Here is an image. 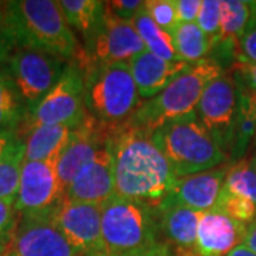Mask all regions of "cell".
Returning a JSON list of instances; mask_svg holds the SVG:
<instances>
[{
  "mask_svg": "<svg viewBox=\"0 0 256 256\" xmlns=\"http://www.w3.org/2000/svg\"><path fill=\"white\" fill-rule=\"evenodd\" d=\"M10 238H12V235L0 236V256L8 255V248H9Z\"/></svg>",
  "mask_w": 256,
  "mask_h": 256,
  "instance_id": "obj_43",
  "label": "cell"
},
{
  "mask_svg": "<svg viewBox=\"0 0 256 256\" xmlns=\"http://www.w3.org/2000/svg\"><path fill=\"white\" fill-rule=\"evenodd\" d=\"M229 73L232 74L236 84L245 87L250 92H256V64L246 60H235L232 63V68Z\"/></svg>",
  "mask_w": 256,
  "mask_h": 256,
  "instance_id": "obj_32",
  "label": "cell"
},
{
  "mask_svg": "<svg viewBox=\"0 0 256 256\" xmlns=\"http://www.w3.org/2000/svg\"><path fill=\"white\" fill-rule=\"evenodd\" d=\"M8 63L20 98L32 107L46 97L66 70V62L33 48H14Z\"/></svg>",
  "mask_w": 256,
  "mask_h": 256,
  "instance_id": "obj_9",
  "label": "cell"
},
{
  "mask_svg": "<svg viewBox=\"0 0 256 256\" xmlns=\"http://www.w3.org/2000/svg\"><path fill=\"white\" fill-rule=\"evenodd\" d=\"M87 114L86 74L78 64L72 62L50 92L23 117L18 137H26L32 130L43 126H78Z\"/></svg>",
  "mask_w": 256,
  "mask_h": 256,
  "instance_id": "obj_7",
  "label": "cell"
},
{
  "mask_svg": "<svg viewBox=\"0 0 256 256\" xmlns=\"http://www.w3.org/2000/svg\"><path fill=\"white\" fill-rule=\"evenodd\" d=\"M180 23H195L201 9L202 0H174Z\"/></svg>",
  "mask_w": 256,
  "mask_h": 256,
  "instance_id": "obj_36",
  "label": "cell"
},
{
  "mask_svg": "<svg viewBox=\"0 0 256 256\" xmlns=\"http://www.w3.org/2000/svg\"><path fill=\"white\" fill-rule=\"evenodd\" d=\"M246 226L229 216L212 210L202 212L195 256H228L235 248L244 244Z\"/></svg>",
  "mask_w": 256,
  "mask_h": 256,
  "instance_id": "obj_16",
  "label": "cell"
},
{
  "mask_svg": "<svg viewBox=\"0 0 256 256\" xmlns=\"http://www.w3.org/2000/svg\"><path fill=\"white\" fill-rule=\"evenodd\" d=\"M171 34L175 50L185 63H200L208 58L210 52H214L210 38L198 28L196 23H180Z\"/></svg>",
  "mask_w": 256,
  "mask_h": 256,
  "instance_id": "obj_24",
  "label": "cell"
},
{
  "mask_svg": "<svg viewBox=\"0 0 256 256\" xmlns=\"http://www.w3.org/2000/svg\"><path fill=\"white\" fill-rule=\"evenodd\" d=\"M6 256H82L53 224L50 212L20 215Z\"/></svg>",
  "mask_w": 256,
  "mask_h": 256,
  "instance_id": "obj_12",
  "label": "cell"
},
{
  "mask_svg": "<svg viewBox=\"0 0 256 256\" xmlns=\"http://www.w3.org/2000/svg\"><path fill=\"white\" fill-rule=\"evenodd\" d=\"M116 196L114 162L110 140L96 158L82 170L66 191V198L73 202L102 206Z\"/></svg>",
  "mask_w": 256,
  "mask_h": 256,
  "instance_id": "obj_15",
  "label": "cell"
},
{
  "mask_svg": "<svg viewBox=\"0 0 256 256\" xmlns=\"http://www.w3.org/2000/svg\"><path fill=\"white\" fill-rule=\"evenodd\" d=\"M228 165L225 164L200 174L176 178V182L166 201L180 204L196 212L212 210L224 188Z\"/></svg>",
  "mask_w": 256,
  "mask_h": 256,
  "instance_id": "obj_17",
  "label": "cell"
},
{
  "mask_svg": "<svg viewBox=\"0 0 256 256\" xmlns=\"http://www.w3.org/2000/svg\"><path fill=\"white\" fill-rule=\"evenodd\" d=\"M22 120V98L9 74L0 70V131L12 130Z\"/></svg>",
  "mask_w": 256,
  "mask_h": 256,
  "instance_id": "obj_28",
  "label": "cell"
},
{
  "mask_svg": "<svg viewBox=\"0 0 256 256\" xmlns=\"http://www.w3.org/2000/svg\"><path fill=\"white\" fill-rule=\"evenodd\" d=\"M236 86L239 87V90L242 92V94L245 96L248 104H249V108H250V111H252V114H254V117H255V121H256V92H250V90H248V88L242 87V86H239V84H236ZM255 144H256V141H255Z\"/></svg>",
  "mask_w": 256,
  "mask_h": 256,
  "instance_id": "obj_41",
  "label": "cell"
},
{
  "mask_svg": "<svg viewBox=\"0 0 256 256\" xmlns=\"http://www.w3.org/2000/svg\"><path fill=\"white\" fill-rule=\"evenodd\" d=\"M252 22L256 23V2H252Z\"/></svg>",
  "mask_w": 256,
  "mask_h": 256,
  "instance_id": "obj_44",
  "label": "cell"
},
{
  "mask_svg": "<svg viewBox=\"0 0 256 256\" xmlns=\"http://www.w3.org/2000/svg\"><path fill=\"white\" fill-rule=\"evenodd\" d=\"M131 23L134 24L144 46L150 53H152L160 58H164L166 62H184L175 50L172 34L158 28L152 22V18L148 16L144 6L136 14V18L131 20Z\"/></svg>",
  "mask_w": 256,
  "mask_h": 256,
  "instance_id": "obj_23",
  "label": "cell"
},
{
  "mask_svg": "<svg viewBox=\"0 0 256 256\" xmlns=\"http://www.w3.org/2000/svg\"><path fill=\"white\" fill-rule=\"evenodd\" d=\"M58 6L70 28H76L84 38L86 47L88 46L101 28L106 13V2L60 0Z\"/></svg>",
  "mask_w": 256,
  "mask_h": 256,
  "instance_id": "obj_22",
  "label": "cell"
},
{
  "mask_svg": "<svg viewBox=\"0 0 256 256\" xmlns=\"http://www.w3.org/2000/svg\"><path fill=\"white\" fill-rule=\"evenodd\" d=\"M176 178L229 164L228 156L202 127L195 112L160 127L151 136Z\"/></svg>",
  "mask_w": 256,
  "mask_h": 256,
  "instance_id": "obj_6",
  "label": "cell"
},
{
  "mask_svg": "<svg viewBox=\"0 0 256 256\" xmlns=\"http://www.w3.org/2000/svg\"><path fill=\"white\" fill-rule=\"evenodd\" d=\"M77 126H43L32 130L23 141L26 161H58Z\"/></svg>",
  "mask_w": 256,
  "mask_h": 256,
  "instance_id": "obj_21",
  "label": "cell"
},
{
  "mask_svg": "<svg viewBox=\"0 0 256 256\" xmlns=\"http://www.w3.org/2000/svg\"><path fill=\"white\" fill-rule=\"evenodd\" d=\"M214 210L245 226L256 220V204L240 198L238 195H234L224 188Z\"/></svg>",
  "mask_w": 256,
  "mask_h": 256,
  "instance_id": "obj_29",
  "label": "cell"
},
{
  "mask_svg": "<svg viewBox=\"0 0 256 256\" xmlns=\"http://www.w3.org/2000/svg\"><path fill=\"white\" fill-rule=\"evenodd\" d=\"M144 9L156 26L168 33H172L180 24L174 0H146L144 2Z\"/></svg>",
  "mask_w": 256,
  "mask_h": 256,
  "instance_id": "obj_30",
  "label": "cell"
},
{
  "mask_svg": "<svg viewBox=\"0 0 256 256\" xmlns=\"http://www.w3.org/2000/svg\"><path fill=\"white\" fill-rule=\"evenodd\" d=\"M50 218L82 256L106 254L101 230V206L73 202L64 198Z\"/></svg>",
  "mask_w": 256,
  "mask_h": 256,
  "instance_id": "obj_13",
  "label": "cell"
},
{
  "mask_svg": "<svg viewBox=\"0 0 256 256\" xmlns=\"http://www.w3.org/2000/svg\"><path fill=\"white\" fill-rule=\"evenodd\" d=\"M256 141V121L252 111L249 108L245 96L238 87V111L232 131V140L229 146L228 160L230 162H236L246 156L248 150L252 142Z\"/></svg>",
  "mask_w": 256,
  "mask_h": 256,
  "instance_id": "obj_25",
  "label": "cell"
},
{
  "mask_svg": "<svg viewBox=\"0 0 256 256\" xmlns=\"http://www.w3.org/2000/svg\"><path fill=\"white\" fill-rule=\"evenodd\" d=\"M87 256H108V255H106V254H98V255H87Z\"/></svg>",
  "mask_w": 256,
  "mask_h": 256,
  "instance_id": "obj_46",
  "label": "cell"
},
{
  "mask_svg": "<svg viewBox=\"0 0 256 256\" xmlns=\"http://www.w3.org/2000/svg\"><path fill=\"white\" fill-rule=\"evenodd\" d=\"M244 245L249 248L256 255V220H254L250 225L246 226L245 238H244Z\"/></svg>",
  "mask_w": 256,
  "mask_h": 256,
  "instance_id": "obj_38",
  "label": "cell"
},
{
  "mask_svg": "<svg viewBox=\"0 0 256 256\" xmlns=\"http://www.w3.org/2000/svg\"><path fill=\"white\" fill-rule=\"evenodd\" d=\"M18 141H22V140L18 137V132L14 130L0 131V161L4 156H8V154L16 146Z\"/></svg>",
  "mask_w": 256,
  "mask_h": 256,
  "instance_id": "obj_37",
  "label": "cell"
},
{
  "mask_svg": "<svg viewBox=\"0 0 256 256\" xmlns=\"http://www.w3.org/2000/svg\"><path fill=\"white\" fill-rule=\"evenodd\" d=\"M64 198L57 161H24L14 201L18 215L52 212Z\"/></svg>",
  "mask_w": 256,
  "mask_h": 256,
  "instance_id": "obj_11",
  "label": "cell"
},
{
  "mask_svg": "<svg viewBox=\"0 0 256 256\" xmlns=\"http://www.w3.org/2000/svg\"><path fill=\"white\" fill-rule=\"evenodd\" d=\"M158 212L162 236L172 246L174 255L194 252L202 212L170 201H165Z\"/></svg>",
  "mask_w": 256,
  "mask_h": 256,
  "instance_id": "obj_19",
  "label": "cell"
},
{
  "mask_svg": "<svg viewBox=\"0 0 256 256\" xmlns=\"http://www.w3.org/2000/svg\"><path fill=\"white\" fill-rule=\"evenodd\" d=\"M228 256H256L249 248H246L244 244L242 245H239L238 248H235Z\"/></svg>",
  "mask_w": 256,
  "mask_h": 256,
  "instance_id": "obj_42",
  "label": "cell"
},
{
  "mask_svg": "<svg viewBox=\"0 0 256 256\" xmlns=\"http://www.w3.org/2000/svg\"><path fill=\"white\" fill-rule=\"evenodd\" d=\"M235 60H246L256 64V23L252 20L239 43L238 56Z\"/></svg>",
  "mask_w": 256,
  "mask_h": 256,
  "instance_id": "obj_34",
  "label": "cell"
},
{
  "mask_svg": "<svg viewBox=\"0 0 256 256\" xmlns=\"http://www.w3.org/2000/svg\"><path fill=\"white\" fill-rule=\"evenodd\" d=\"M252 20V2L226 0L220 2V32L214 47L220 48L225 56H238L239 43Z\"/></svg>",
  "mask_w": 256,
  "mask_h": 256,
  "instance_id": "obj_20",
  "label": "cell"
},
{
  "mask_svg": "<svg viewBox=\"0 0 256 256\" xmlns=\"http://www.w3.org/2000/svg\"><path fill=\"white\" fill-rule=\"evenodd\" d=\"M24 161L26 146L23 141H18L8 156L0 161V201L16 200Z\"/></svg>",
  "mask_w": 256,
  "mask_h": 256,
  "instance_id": "obj_27",
  "label": "cell"
},
{
  "mask_svg": "<svg viewBox=\"0 0 256 256\" xmlns=\"http://www.w3.org/2000/svg\"><path fill=\"white\" fill-rule=\"evenodd\" d=\"M146 50L134 24L116 16L106 4L100 30L74 62L86 70L94 66L128 63Z\"/></svg>",
  "mask_w": 256,
  "mask_h": 256,
  "instance_id": "obj_8",
  "label": "cell"
},
{
  "mask_svg": "<svg viewBox=\"0 0 256 256\" xmlns=\"http://www.w3.org/2000/svg\"><path fill=\"white\" fill-rule=\"evenodd\" d=\"M101 230L108 256H174L162 238L160 212L131 200L114 196L101 206Z\"/></svg>",
  "mask_w": 256,
  "mask_h": 256,
  "instance_id": "obj_3",
  "label": "cell"
},
{
  "mask_svg": "<svg viewBox=\"0 0 256 256\" xmlns=\"http://www.w3.org/2000/svg\"><path fill=\"white\" fill-rule=\"evenodd\" d=\"M141 100H151L191 66L185 62H166L146 50L128 62Z\"/></svg>",
  "mask_w": 256,
  "mask_h": 256,
  "instance_id": "obj_18",
  "label": "cell"
},
{
  "mask_svg": "<svg viewBox=\"0 0 256 256\" xmlns=\"http://www.w3.org/2000/svg\"><path fill=\"white\" fill-rule=\"evenodd\" d=\"M106 4L116 16L131 22L136 18L138 12L142 9L144 2H141V0H112V2H106Z\"/></svg>",
  "mask_w": 256,
  "mask_h": 256,
  "instance_id": "obj_35",
  "label": "cell"
},
{
  "mask_svg": "<svg viewBox=\"0 0 256 256\" xmlns=\"http://www.w3.org/2000/svg\"><path fill=\"white\" fill-rule=\"evenodd\" d=\"M222 73L220 62L210 57L191 64L164 92L142 101L128 126L152 136L166 122L194 114L208 84Z\"/></svg>",
  "mask_w": 256,
  "mask_h": 256,
  "instance_id": "obj_4",
  "label": "cell"
},
{
  "mask_svg": "<svg viewBox=\"0 0 256 256\" xmlns=\"http://www.w3.org/2000/svg\"><path fill=\"white\" fill-rule=\"evenodd\" d=\"M4 37L14 48H33L63 60H76L82 47L54 0L9 2Z\"/></svg>",
  "mask_w": 256,
  "mask_h": 256,
  "instance_id": "obj_2",
  "label": "cell"
},
{
  "mask_svg": "<svg viewBox=\"0 0 256 256\" xmlns=\"http://www.w3.org/2000/svg\"><path fill=\"white\" fill-rule=\"evenodd\" d=\"M198 28L210 37L215 47L220 32V0H202L198 18L195 22Z\"/></svg>",
  "mask_w": 256,
  "mask_h": 256,
  "instance_id": "obj_31",
  "label": "cell"
},
{
  "mask_svg": "<svg viewBox=\"0 0 256 256\" xmlns=\"http://www.w3.org/2000/svg\"><path fill=\"white\" fill-rule=\"evenodd\" d=\"M8 10H9V2L0 0V37L6 34V24H8ZM6 38V37H4ZM8 40V38H6Z\"/></svg>",
  "mask_w": 256,
  "mask_h": 256,
  "instance_id": "obj_40",
  "label": "cell"
},
{
  "mask_svg": "<svg viewBox=\"0 0 256 256\" xmlns=\"http://www.w3.org/2000/svg\"><path fill=\"white\" fill-rule=\"evenodd\" d=\"M84 74L90 116L111 136L127 127L142 104L128 63L94 66Z\"/></svg>",
  "mask_w": 256,
  "mask_h": 256,
  "instance_id": "obj_5",
  "label": "cell"
},
{
  "mask_svg": "<svg viewBox=\"0 0 256 256\" xmlns=\"http://www.w3.org/2000/svg\"><path fill=\"white\" fill-rule=\"evenodd\" d=\"M111 134L90 112L74 128L73 134L57 161V172L64 191L72 185L77 175L96 158L106 146Z\"/></svg>",
  "mask_w": 256,
  "mask_h": 256,
  "instance_id": "obj_14",
  "label": "cell"
},
{
  "mask_svg": "<svg viewBox=\"0 0 256 256\" xmlns=\"http://www.w3.org/2000/svg\"><path fill=\"white\" fill-rule=\"evenodd\" d=\"M16 200L0 201V236L12 235L18 225L20 215L14 205Z\"/></svg>",
  "mask_w": 256,
  "mask_h": 256,
  "instance_id": "obj_33",
  "label": "cell"
},
{
  "mask_svg": "<svg viewBox=\"0 0 256 256\" xmlns=\"http://www.w3.org/2000/svg\"><path fill=\"white\" fill-rule=\"evenodd\" d=\"M110 148L116 196L158 210L170 196L176 176L151 136L127 126L111 136Z\"/></svg>",
  "mask_w": 256,
  "mask_h": 256,
  "instance_id": "obj_1",
  "label": "cell"
},
{
  "mask_svg": "<svg viewBox=\"0 0 256 256\" xmlns=\"http://www.w3.org/2000/svg\"><path fill=\"white\" fill-rule=\"evenodd\" d=\"M238 111V86L232 74L224 73L208 84L195 110V117L228 156Z\"/></svg>",
  "mask_w": 256,
  "mask_h": 256,
  "instance_id": "obj_10",
  "label": "cell"
},
{
  "mask_svg": "<svg viewBox=\"0 0 256 256\" xmlns=\"http://www.w3.org/2000/svg\"><path fill=\"white\" fill-rule=\"evenodd\" d=\"M224 190L256 204V170L252 156L228 165Z\"/></svg>",
  "mask_w": 256,
  "mask_h": 256,
  "instance_id": "obj_26",
  "label": "cell"
},
{
  "mask_svg": "<svg viewBox=\"0 0 256 256\" xmlns=\"http://www.w3.org/2000/svg\"><path fill=\"white\" fill-rule=\"evenodd\" d=\"M13 50H14V46L10 43L9 40H6L4 37H0V64L9 62Z\"/></svg>",
  "mask_w": 256,
  "mask_h": 256,
  "instance_id": "obj_39",
  "label": "cell"
},
{
  "mask_svg": "<svg viewBox=\"0 0 256 256\" xmlns=\"http://www.w3.org/2000/svg\"><path fill=\"white\" fill-rule=\"evenodd\" d=\"M252 161H254V165H255V170H256V150H255V152H254V156H252Z\"/></svg>",
  "mask_w": 256,
  "mask_h": 256,
  "instance_id": "obj_45",
  "label": "cell"
}]
</instances>
